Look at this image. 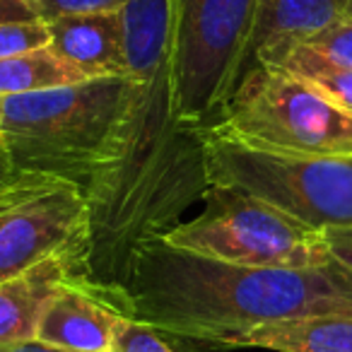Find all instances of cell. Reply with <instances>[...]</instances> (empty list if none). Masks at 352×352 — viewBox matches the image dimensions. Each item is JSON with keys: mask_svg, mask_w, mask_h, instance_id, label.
<instances>
[{"mask_svg": "<svg viewBox=\"0 0 352 352\" xmlns=\"http://www.w3.org/2000/svg\"><path fill=\"white\" fill-rule=\"evenodd\" d=\"M261 347L273 352H352V311L307 314L268 321L234 336L222 345Z\"/></svg>", "mask_w": 352, "mask_h": 352, "instance_id": "cell-13", "label": "cell"}, {"mask_svg": "<svg viewBox=\"0 0 352 352\" xmlns=\"http://www.w3.org/2000/svg\"><path fill=\"white\" fill-rule=\"evenodd\" d=\"M116 309L169 338L222 347L261 323L352 311V275L336 261L326 268L234 265L155 239L135 251Z\"/></svg>", "mask_w": 352, "mask_h": 352, "instance_id": "cell-2", "label": "cell"}, {"mask_svg": "<svg viewBox=\"0 0 352 352\" xmlns=\"http://www.w3.org/2000/svg\"><path fill=\"white\" fill-rule=\"evenodd\" d=\"M126 87L128 78H102L3 97L0 142L15 174L56 176L85 191L109 145Z\"/></svg>", "mask_w": 352, "mask_h": 352, "instance_id": "cell-3", "label": "cell"}, {"mask_svg": "<svg viewBox=\"0 0 352 352\" xmlns=\"http://www.w3.org/2000/svg\"><path fill=\"white\" fill-rule=\"evenodd\" d=\"M15 179H17V174L10 164V157H8L6 147H3V142H0V191H3L8 184L15 182Z\"/></svg>", "mask_w": 352, "mask_h": 352, "instance_id": "cell-22", "label": "cell"}, {"mask_svg": "<svg viewBox=\"0 0 352 352\" xmlns=\"http://www.w3.org/2000/svg\"><path fill=\"white\" fill-rule=\"evenodd\" d=\"M128 0H0V22H49L85 12L121 10Z\"/></svg>", "mask_w": 352, "mask_h": 352, "instance_id": "cell-16", "label": "cell"}, {"mask_svg": "<svg viewBox=\"0 0 352 352\" xmlns=\"http://www.w3.org/2000/svg\"><path fill=\"white\" fill-rule=\"evenodd\" d=\"M210 131L263 152L352 157V116L302 78L258 63L241 78Z\"/></svg>", "mask_w": 352, "mask_h": 352, "instance_id": "cell-5", "label": "cell"}, {"mask_svg": "<svg viewBox=\"0 0 352 352\" xmlns=\"http://www.w3.org/2000/svg\"><path fill=\"white\" fill-rule=\"evenodd\" d=\"M0 352H70L60 347L46 345L39 340H25V342H10V345H0Z\"/></svg>", "mask_w": 352, "mask_h": 352, "instance_id": "cell-21", "label": "cell"}, {"mask_svg": "<svg viewBox=\"0 0 352 352\" xmlns=\"http://www.w3.org/2000/svg\"><path fill=\"white\" fill-rule=\"evenodd\" d=\"M201 215L162 239L176 249L254 268H326L333 256L323 232L234 186L212 184Z\"/></svg>", "mask_w": 352, "mask_h": 352, "instance_id": "cell-6", "label": "cell"}, {"mask_svg": "<svg viewBox=\"0 0 352 352\" xmlns=\"http://www.w3.org/2000/svg\"><path fill=\"white\" fill-rule=\"evenodd\" d=\"M46 27L51 49L87 80L126 78L121 10L58 17Z\"/></svg>", "mask_w": 352, "mask_h": 352, "instance_id": "cell-10", "label": "cell"}, {"mask_svg": "<svg viewBox=\"0 0 352 352\" xmlns=\"http://www.w3.org/2000/svg\"><path fill=\"white\" fill-rule=\"evenodd\" d=\"M116 307L85 287L65 283L46 302L34 340L70 352H109L121 321Z\"/></svg>", "mask_w": 352, "mask_h": 352, "instance_id": "cell-9", "label": "cell"}, {"mask_svg": "<svg viewBox=\"0 0 352 352\" xmlns=\"http://www.w3.org/2000/svg\"><path fill=\"white\" fill-rule=\"evenodd\" d=\"M166 338H169L166 333L150 323L121 316L109 352H176Z\"/></svg>", "mask_w": 352, "mask_h": 352, "instance_id": "cell-17", "label": "cell"}, {"mask_svg": "<svg viewBox=\"0 0 352 352\" xmlns=\"http://www.w3.org/2000/svg\"><path fill=\"white\" fill-rule=\"evenodd\" d=\"M87 203L80 184L17 174L0 191V283L51 256H73L85 236Z\"/></svg>", "mask_w": 352, "mask_h": 352, "instance_id": "cell-8", "label": "cell"}, {"mask_svg": "<svg viewBox=\"0 0 352 352\" xmlns=\"http://www.w3.org/2000/svg\"><path fill=\"white\" fill-rule=\"evenodd\" d=\"M265 65H275V68H283L302 78L304 82L318 89L326 99H331L338 109L352 116V68L333 63V60L323 58L321 54H316L304 44L283 51Z\"/></svg>", "mask_w": 352, "mask_h": 352, "instance_id": "cell-15", "label": "cell"}, {"mask_svg": "<svg viewBox=\"0 0 352 352\" xmlns=\"http://www.w3.org/2000/svg\"><path fill=\"white\" fill-rule=\"evenodd\" d=\"M345 17H352V0H261L249 70L304 44Z\"/></svg>", "mask_w": 352, "mask_h": 352, "instance_id": "cell-11", "label": "cell"}, {"mask_svg": "<svg viewBox=\"0 0 352 352\" xmlns=\"http://www.w3.org/2000/svg\"><path fill=\"white\" fill-rule=\"evenodd\" d=\"M304 46L314 49L316 54H321L323 58L333 60V63L352 68V17H345V20L336 22V25L326 27L316 36L304 41Z\"/></svg>", "mask_w": 352, "mask_h": 352, "instance_id": "cell-19", "label": "cell"}, {"mask_svg": "<svg viewBox=\"0 0 352 352\" xmlns=\"http://www.w3.org/2000/svg\"><path fill=\"white\" fill-rule=\"evenodd\" d=\"M70 283V256H51L0 283V345L34 340L46 302Z\"/></svg>", "mask_w": 352, "mask_h": 352, "instance_id": "cell-12", "label": "cell"}, {"mask_svg": "<svg viewBox=\"0 0 352 352\" xmlns=\"http://www.w3.org/2000/svg\"><path fill=\"white\" fill-rule=\"evenodd\" d=\"M323 236H326V241H328L333 261L352 275V227L328 230V232H323Z\"/></svg>", "mask_w": 352, "mask_h": 352, "instance_id": "cell-20", "label": "cell"}, {"mask_svg": "<svg viewBox=\"0 0 352 352\" xmlns=\"http://www.w3.org/2000/svg\"><path fill=\"white\" fill-rule=\"evenodd\" d=\"M41 46H49L44 22H0V60Z\"/></svg>", "mask_w": 352, "mask_h": 352, "instance_id": "cell-18", "label": "cell"}, {"mask_svg": "<svg viewBox=\"0 0 352 352\" xmlns=\"http://www.w3.org/2000/svg\"><path fill=\"white\" fill-rule=\"evenodd\" d=\"M261 0H174L171 82L184 121L215 128L249 70Z\"/></svg>", "mask_w": 352, "mask_h": 352, "instance_id": "cell-4", "label": "cell"}, {"mask_svg": "<svg viewBox=\"0 0 352 352\" xmlns=\"http://www.w3.org/2000/svg\"><path fill=\"white\" fill-rule=\"evenodd\" d=\"M210 182L280 208L316 232L352 227V157L263 152L208 131Z\"/></svg>", "mask_w": 352, "mask_h": 352, "instance_id": "cell-7", "label": "cell"}, {"mask_svg": "<svg viewBox=\"0 0 352 352\" xmlns=\"http://www.w3.org/2000/svg\"><path fill=\"white\" fill-rule=\"evenodd\" d=\"M174 0L121 8L126 99L85 186V236L70 283L116 307L140 246L166 236L210 191L208 131L184 121L171 82Z\"/></svg>", "mask_w": 352, "mask_h": 352, "instance_id": "cell-1", "label": "cell"}, {"mask_svg": "<svg viewBox=\"0 0 352 352\" xmlns=\"http://www.w3.org/2000/svg\"><path fill=\"white\" fill-rule=\"evenodd\" d=\"M85 80L87 78L75 65L60 58L51 46H41V49H32L0 60V99L78 85Z\"/></svg>", "mask_w": 352, "mask_h": 352, "instance_id": "cell-14", "label": "cell"}, {"mask_svg": "<svg viewBox=\"0 0 352 352\" xmlns=\"http://www.w3.org/2000/svg\"><path fill=\"white\" fill-rule=\"evenodd\" d=\"M0 111H3V99H0Z\"/></svg>", "mask_w": 352, "mask_h": 352, "instance_id": "cell-23", "label": "cell"}]
</instances>
